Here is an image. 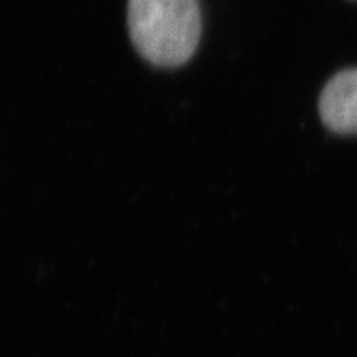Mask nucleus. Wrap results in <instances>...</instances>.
<instances>
[{"mask_svg": "<svg viewBox=\"0 0 357 357\" xmlns=\"http://www.w3.org/2000/svg\"><path fill=\"white\" fill-rule=\"evenodd\" d=\"M325 126L340 134H357V69L344 70L328 82L320 97Z\"/></svg>", "mask_w": 357, "mask_h": 357, "instance_id": "nucleus-2", "label": "nucleus"}, {"mask_svg": "<svg viewBox=\"0 0 357 357\" xmlns=\"http://www.w3.org/2000/svg\"><path fill=\"white\" fill-rule=\"evenodd\" d=\"M128 29L142 57L177 67L192 57L201 36L198 0H128Z\"/></svg>", "mask_w": 357, "mask_h": 357, "instance_id": "nucleus-1", "label": "nucleus"}]
</instances>
